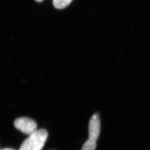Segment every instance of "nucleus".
I'll return each mask as SVG.
<instances>
[{
  "label": "nucleus",
  "instance_id": "f257e3e1",
  "mask_svg": "<svg viewBox=\"0 0 150 150\" xmlns=\"http://www.w3.org/2000/svg\"><path fill=\"white\" fill-rule=\"evenodd\" d=\"M48 138L45 129H37L22 143L20 150H42Z\"/></svg>",
  "mask_w": 150,
  "mask_h": 150
},
{
  "label": "nucleus",
  "instance_id": "f03ea898",
  "mask_svg": "<svg viewBox=\"0 0 150 150\" xmlns=\"http://www.w3.org/2000/svg\"><path fill=\"white\" fill-rule=\"evenodd\" d=\"M14 126L16 129L25 134H33L37 130L38 125L36 122L31 118L21 117L17 118L14 122Z\"/></svg>",
  "mask_w": 150,
  "mask_h": 150
},
{
  "label": "nucleus",
  "instance_id": "7ed1b4c3",
  "mask_svg": "<svg viewBox=\"0 0 150 150\" xmlns=\"http://www.w3.org/2000/svg\"><path fill=\"white\" fill-rule=\"evenodd\" d=\"M101 122L99 115L96 113L92 115L88 125V139L97 141L100 134Z\"/></svg>",
  "mask_w": 150,
  "mask_h": 150
},
{
  "label": "nucleus",
  "instance_id": "20e7f679",
  "mask_svg": "<svg viewBox=\"0 0 150 150\" xmlns=\"http://www.w3.org/2000/svg\"><path fill=\"white\" fill-rule=\"evenodd\" d=\"M72 0H53V4L57 9H63L69 5Z\"/></svg>",
  "mask_w": 150,
  "mask_h": 150
},
{
  "label": "nucleus",
  "instance_id": "39448f33",
  "mask_svg": "<svg viewBox=\"0 0 150 150\" xmlns=\"http://www.w3.org/2000/svg\"><path fill=\"white\" fill-rule=\"evenodd\" d=\"M96 149V141L88 139L83 144L81 150H95Z\"/></svg>",
  "mask_w": 150,
  "mask_h": 150
},
{
  "label": "nucleus",
  "instance_id": "423d86ee",
  "mask_svg": "<svg viewBox=\"0 0 150 150\" xmlns=\"http://www.w3.org/2000/svg\"><path fill=\"white\" fill-rule=\"evenodd\" d=\"M1 150H15L14 149H10V148H7V149H2Z\"/></svg>",
  "mask_w": 150,
  "mask_h": 150
},
{
  "label": "nucleus",
  "instance_id": "0eeeda50",
  "mask_svg": "<svg viewBox=\"0 0 150 150\" xmlns=\"http://www.w3.org/2000/svg\"><path fill=\"white\" fill-rule=\"evenodd\" d=\"M42 1L43 0H36V1H37V2H42Z\"/></svg>",
  "mask_w": 150,
  "mask_h": 150
}]
</instances>
